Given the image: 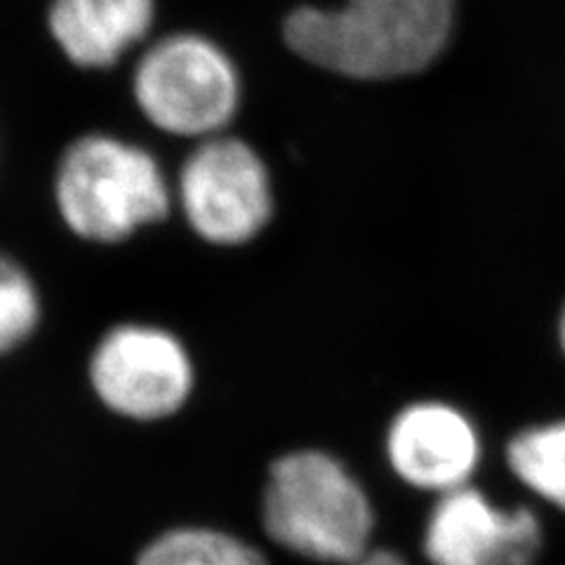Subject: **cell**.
<instances>
[{"instance_id":"6da1fadb","label":"cell","mask_w":565,"mask_h":565,"mask_svg":"<svg viewBox=\"0 0 565 565\" xmlns=\"http://www.w3.org/2000/svg\"><path fill=\"white\" fill-rule=\"evenodd\" d=\"M457 0H342L302 6L282 22L297 57L359 81L419 74L446 50Z\"/></svg>"},{"instance_id":"7a4b0ae2","label":"cell","mask_w":565,"mask_h":565,"mask_svg":"<svg viewBox=\"0 0 565 565\" xmlns=\"http://www.w3.org/2000/svg\"><path fill=\"white\" fill-rule=\"evenodd\" d=\"M52 203L66 232L90 245H120L163 222L172 184L156 156L114 132H85L66 145L52 174Z\"/></svg>"},{"instance_id":"3957f363","label":"cell","mask_w":565,"mask_h":565,"mask_svg":"<svg viewBox=\"0 0 565 565\" xmlns=\"http://www.w3.org/2000/svg\"><path fill=\"white\" fill-rule=\"evenodd\" d=\"M375 504L340 457L292 450L269 467L262 492L267 537L299 558L349 565L373 550Z\"/></svg>"},{"instance_id":"277c9868","label":"cell","mask_w":565,"mask_h":565,"mask_svg":"<svg viewBox=\"0 0 565 565\" xmlns=\"http://www.w3.org/2000/svg\"><path fill=\"white\" fill-rule=\"evenodd\" d=\"M132 102L149 126L172 137L224 135L241 106V76L232 57L207 35L177 31L139 52Z\"/></svg>"},{"instance_id":"5b68a950","label":"cell","mask_w":565,"mask_h":565,"mask_svg":"<svg viewBox=\"0 0 565 565\" xmlns=\"http://www.w3.org/2000/svg\"><path fill=\"white\" fill-rule=\"evenodd\" d=\"M172 193L191 232L212 245H245L274 215L269 168L238 137L201 139L177 172Z\"/></svg>"},{"instance_id":"8992f818","label":"cell","mask_w":565,"mask_h":565,"mask_svg":"<svg viewBox=\"0 0 565 565\" xmlns=\"http://www.w3.org/2000/svg\"><path fill=\"white\" fill-rule=\"evenodd\" d=\"M87 380L106 411L132 422H158L180 413L196 384L184 342L153 323H116L97 340Z\"/></svg>"},{"instance_id":"52a82bcc","label":"cell","mask_w":565,"mask_h":565,"mask_svg":"<svg viewBox=\"0 0 565 565\" xmlns=\"http://www.w3.org/2000/svg\"><path fill=\"white\" fill-rule=\"evenodd\" d=\"M429 565H535L544 527L530 507H507L473 483L438 494L422 530Z\"/></svg>"},{"instance_id":"ba28073f","label":"cell","mask_w":565,"mask_h":565,"mask_svg":"<svg viewBox=\"0 0 565 565\" xmlns=\"http://www.w3.org/2000/svg\"><path fill=\"white\" fill-rule=\"evenodd\" d=\"M384 457L401 483L438 498L473 481L483 440L473 419L452 403L417 401L388 424Z\"/></svg>"},{"instance_id":"9c48e42d","label":"cell","mask_w":565,"mask_h":565,"mask_svg":"<svg viewBox=\"0 0 565 565\" xmlns=\"http://www.w3.org/2000/svg\"><path fill=\"white\" fill-rule=\"evenodd\" d=\"M156 0H50L45 26L60 55L81 71L118 66L145 45Z\"/></svg>"},{"instance_id":"30bf717a","label":"cell","mask_w":565,"mask_h":565,"mask_svg":"<svg viewBox=\"0 0 565 565\" xmlns=\"http://www.w3.org/2000/svg\"><path fill=\"white\" fill-rule=\"evenodd\" d=\"M504 459L523 488L565 514V419L525 427L507 444Z\"/></svg>"},{"instance_id":"8fae6325","label":"cell","mask_w":565,"mask_h":565,"mask_svg":"<svg viewBox=\"0 0 565 565\" xmlns=\"http://www.w3.org/2000/svg\"><path fill=\"white\" fill-rule=\"evenodd\" d=\"M137 565H269L255 544L226 530L184 525L153 537Z\"/></svg>"},{"instance_id":"7c38bea8","label":"cell","mask_w":565,"mask_h":565,"mask_svg":"<svg viewBox=\"0 0 565 565\" xmlns=\"http://www.w3.org/2000/svg\"><path fill=\"white\" fill-rule=\"evenodd\" d=\"M43 323L39 280L20 259L0 250V359L20 351Z\"/></svg>"},{"instance_id":"4fadbf2b","label":"cell","mask_w":565,"mask_h":565,"mask_svg":"<svg viewBox=\"0 0 565 565\" xmlns=\"http://www.w3.org/2000/svg\"><path fill=\"white\" fill-rule=\"evenodd\" d=\"M349 565H408V563H405V558L398 556L396 552L377 550V546H373L367 554H363L359 561H353Z\"/></svg>"},{"instance_id":"5bb4252c","label":"cell","mask_w":565,"mask_h":565,"mask_svg":"<svg viewBox=\"0 0 565 565\" xmlns=\"http://www.w3.org/2000/svg\"><path fill=\"white\" fill-rule=\"evenodd\" d=\"M558 340H561V347H563V351H565V309H563L561 323H558Z\"/></svg>"}]
</instances>
